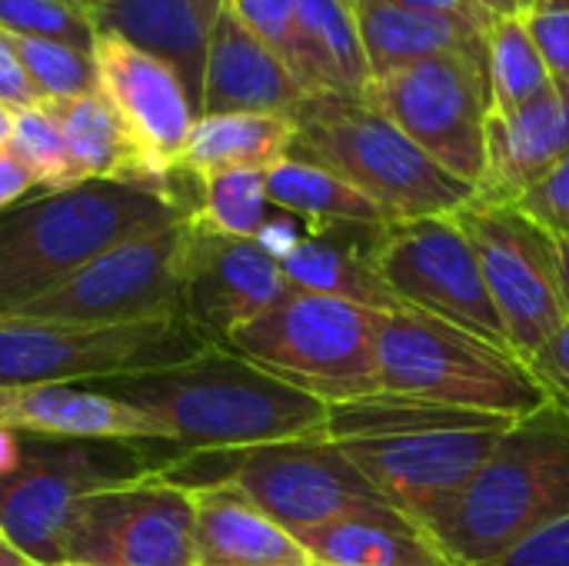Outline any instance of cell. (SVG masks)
<instances>
[{"mask_svg":"<svg viewBox=\"0 0 569 566\" xmlns=\"http://www.w3.org/2000/svg\"><path fill=\"white\" fill-rule=\"evenodd\" d=\"M93 390L150 417L163 444L183 457L327 437L330 417L327 404L220 344L163 370L93 384Z\"/></svg>","mask_w":569,"mask_h":566,"instance_id":"6da1fadb","label":"cell"},{"mask_svg":"<svg viewBox=\"0 0 569 566\" xmlns=\"http://www.w3.org/2000/svg\"><path fill=\"white\" fill-rule=\"evenodd\" d=\"M183 217L177 200L113 180H83L3 210L0 317L60 287L107 250Z\"/></svg>","mask_w":569,"mask_h":566,"instance_id":"7a4b0ae2","label":"cell"},{"mask_svg":"<svg viewBox=\"0 0 569 566\" xmlns=\"http://www.w3.org/2000/svg\"><path fill=\"white\" fill-rule=\"evenodd\" d=\"M567 507L569 410L550 400L503 430L433 537L453 564L497 566Z\"/></svg>","mask_w":569,"mask_h":566,"instance_id":"3957f363","label":"cell"},{"mask_svg":"<svg viewBox=\"0 0 569 566\" xmlns=\"http://www.w3.org/2000/svg\"><path fill=\"white\" fill-rule=\"evenodd\" d=\"M293 157L313 160L363 197L387 220L453 217L473 200V187L430 160L367 100L307 97L293 113Z\"/></svg>","mask_w":569,"mask_h":566,"instance_id":"277c9868","label":"cell"},{"mask_svg":"<svg viewBox=\"0 0 569 566\" xmlns=\"http://www.w3.org/2000/svg\"><path fill=\"white\" fill-rule=\"evenodd\" d=\"M377 364L383 394L450 410L520 420L550 404L517 354L410 307L377 314Z\"/></svg>","mask_w":569,"mask_h":566,"instance_id":"5b68a950","label":"cell"},{"mask_svg":"<svg viewBox=\"0 0 569 566\" xmlns=\"http://www.w3.org/2000/svg\"><path fill=\"white\" fill-rule=\"evenodd\" d=\"M227 347L327 407L383 394L377 310L340 297L290 287L267 314L240 327Z\"/></svg>","mask_w":569,"mask_h":566,"instance_id":"8992f818","label":"cell"},{"mask_svg":"<svg viewBox=\"0 0 569 566\" xmlns=\"http://www.w3.org/2000/svg\"><path fill=\"white\" fill-rule=\"evenodd\" d=\"M210 340L187 320L53 324L0 317V387H93L197 357Z\"/></svg>","mask_w":569,"mask_h":566,"instance_id":"52a82bcc","label":"cell"},{"mask_svg":"<svg viewBox=\"0 0 569 566\" xmlns=\"http://www.w3.org/2000/svg\"><path fill=\"white\" fill-rule=\"evenodd\" d=\"M150 447L157 444L23 437L17 474L0 480L3 540L37 566L67 564V530L83 497L170 467Z\"/></svg>","mask_w":569,"mask_h":566,"instance_id":"ba28073f","label":"cell"},{"mask_svg":"<svg viewBox=\"0 0 569 566\" xmlns=\"http://www.w3.org/2000/svg\"><path fill=\"white\" fill-rule=\"evenodd\" d=\"M373 267L400 307L517 354L493 307L477 250L457 217L383 224L373 237Z\"/></svg>","mask_w":569,"mask_h":566,"instance_id":"9c48e42d","label":"cell"},{"mask_svg":"<svg viewBox=\"0 0 569 566\" xmlns=\"http://www.w3.org/2000/svg\"><path fill=\"white\" fill-rule=\"evenodd\" d=\"M200 457L217 470L187 487L227 480L293 537L363 507L387 504L330 437H300Z\"/></svg>","mask_w":569,"mask_h":566,"instance_id":"30bf717a","label":"cell"},{"mask_svg":"<svg viewBox=\"0 0 569 566\" xmlns=\"http://www.w3.org/2000/svg\"><path fill=\"white\" fill-rule=\"evenodd\" d=\"M430 160L477 190L487 163L490 80L470 57H430L373 77L363 97Z\"/></svg>","mask_w":569,"mask_h":566,"instance_id":"8fae6325","label":"cell"},{"mask_svg":"<svg viewBox=\"0 0 569 566\" xmlns=\"http://www.w3.org/2000/svg\"><path fill=\"white\" fill-rule=\"evenodd\" d=\"M187 217L133 237L7 317L53 324H150L183 317Z\"/></svg>","mask_w":569,"mask_h":566,"instance_id":"7c38bea8","label":"cell"},{"mask_svg":"<svg viewBox=\"0 0 569 566\" xmlns=\"http://www.w3.org/2000/svg\"><path fill=\"white\" fill-rule=\"evenodd\" d=\"M470 237L493 307L523 364L569 320L557 244L513 203L470 200L453 214Z\"/></svg>","mask_w":569,"mask_h":566,"instance_id":"4fadbf2b","label":"cell"},{"mask_svg":"<svg viewBox=\"0 0 569 566\" xmlns=\"http://www.w3.org/2000/svg\"><path fill=\"white\" fill-rule=\"evenodd\" d=\"M67 564L197 566L193 490L157 470L83 497L67 530Z\"/></svg>","mask_w":569,"mask_h":566,"instance_id":"5bb4252c","label":"cell"},{"mask_svg":"<svg viewBox=\"0 0 569 566\" xmlns=\"http://www.w3.org/2000/svg\"><path fill=\"white\" fill-rule=\"evenodd\" d=\"M507 427L510 424L480 430H423L343 440L340 447L393 510L433 534Z\"/></svg>","mask_w":569,"mask_h":566,"instance_id":"9a60e30c","label":"cell"},{"mask_svg":"<svg viewBox=\"0 0 569 566\" xmlns=\"http://www.w3.org/2000/svg\"><path fill=\"white\" fill-rule=\"evenodd\" d=\"M93 67H97L100 97L117 113L120 127L133 140L150 173L167 187H173L177 197L183 200L177 163L183 157V147L200 113L177 70L160 57L100 30L93 40Z\"/></svg>","mask_w":569,"mask_h":566,"instance_id":"2e32d148","label":"cell"},{"mask_svg":"<svg viewBox=\"0 0 569 566\" xmlns=\"http://www.w3.org/2000/svg\"><path fill=\"white\" fill-rule=\"evenodd\" d=\"M290 290L283 267L257 244L217 234L187 217L183 240V317L210 340H227L267 314Z\"/></svg>","mask_w":569,"mask_h":566,"instance_id":"e0dca14e","label":"cell"},{"mask_svg":"<svg viewBox=\"0 0 569 566\" xmlns=\"http://www.w3.org/2000/svg\"><path fill=\"white\" fill-rule=\"evenodd\" d=\"M569 157V87L557 83L537 103L510 113L490 110L487 163L473 190L483 203H517Z\"/></svg>","mask_w":569,"mask_h":566,"instance_id":"ac0fdd59","label":"cell"},{"mask_svg":"<svg viewBox=\"0 0 569 566\" xmlns=\"http://www.w3.org/2000/svg\"><path fill=\"white\" fill-rule=\"evenodd\" d=\"M307 93L290 73L287 60L247 30L230 10L220 13L210 37L200 117L207 113H277L290 117L300 110Z\"/></svg>","mask_w":569,"mask_h":566,"instance_id":"d6986e66","label":"cell"},{"mask_svg":"<svg viewBox=\"0 0 569 566\" xmlns=\"http://www.w3.org/2000/svg\"><path fill=\"white\" fill-rule=\"evenodd\" d=\"M357 20L373 77L430 57H470L487 70V30L493 23V17L487 13L357 0Z\"/></svg>","mask_w":569,"mask_h":566,"instance_id":"ffe728a7","label":"cell"},{"mask_svg":"<svg viewBox=\"0 0 569 566\" xmlns=\"http://www.w3.org/2000/svg\"><path fill=\"white\" fill-rule=\"evenodd\" d=\"M0 424L23 437L47 440L163 444L150 417L93 387H0Z\"/></svg>","mask_w":569,"mask_h":566,"instance_id":"44dd1931","label":"cell"},{"mask_svg":"<svg viewBox=\"0 0 569 566\" xmlns=\"http://www.w3.org/2000/svg\"><path fill=\"white\" fill-rule=\"evenodd\" d=\"M223 10L227 0H110L90 20L100 33H113L170 63L200 113L210 37Z\"/></svg>","mask_w":569,"mask_h":566,"instance_id":"7402d4cb","label":"cell"},{"mask_svg":"<svg viewBox=\"0 0 569 566\" xmlns=\"http://www.w3.org/2000/svg\"><path fill=\"white\" fill-rule=\"evenodd\" d=\"M283 60L307 97L363 100L373 73L360 37L357 0H300Z\"/></svg>","mask_w":569,"mask_h":566,"instance_id":"603a6c76","label":"cell"},{"mask_svg":"<svg viewBox=\"0 0 569 566\" xmlns=\"http://www.w3.org/2000/svg\"><path fill=\"white\" fill-rule=\"evenodd\" d=\"M190 490L197 566L310 564L303 544L277 520H270L233 484L217 480Z\"/></svg>","mask_w":569,"mask_h":566,"instance_id":"cb8c5ba5","label":"cell"},{"mask_svg":"<svg viewBox=\"0 0 569 566\" xmlns=\"http://www.w3.org/2000/svg\"><path fill=\"white\" fill-rule=\"evenodd\" d=\"M320 566H460L430 530L390 504H373L297 537Z\"/></svg>","mask_w":569,"mask_h":566,"instance_id":"d4e9b609","label":"cell"},{"mask_svg":"<svg viewBox=\"0 0 569 566\" xmlns=\"http://www.w3.org/2000/svg\"><path fill=\"white\" fill-rule=\"evenodd\" d=\"M380 227H357V224L307 227V237L280 264L287 284L297 290L340 297L377 314L397 310L400 304L393 300V294L387 290V284L373 267V237Z\"/></svg>","mask_w":569,"mask_h":566,"instance_id":"484cf974","label":"cell"},{"mask_svg":"<svg viewBox=\"0 0 569 566\" xmlns=\"http://www.w3.org/2000/svg\"><path fill=\"white\" fill-rule=\"evenodd\" d=\"M43 107L53 117V123L60 127L67 153H70L80 180H113V183L143 187V190L163 193L183 207L177 190L150 173V167L137 153L133 140L127 137V130L120 127L117 113L100 97V90L67 97V100H47Z\"/></svg>","mask_w":569,"mask_h":566,"instance_id":"4316f807","label":"cell"},{"mask_svg":"<svg viewBox=\"0 0 569 566\" xmlns=\"http://www.w3.org/2000/svg\"><path fill=\"white\" fill-rule=\"evenodd\" d=\"M297 127L277 113H207L193 123L180 173L207 177L217 170H270L293 150Z\"/></svg>","mask_w":569,"mask_h":566,"instance_id":"83f0119b","label":"cell"},{"mask_svg":"<svg viewBox=\"0 0 569 566\" xmlns=\"http://www.w3.org/2000/svg\"><path fill=\"white\" fill-rule=\"evenodd\" d=\"M267 197L277 210L293 214L307 227H333V224H357V227H380L390 224L387 214L350 187L333 170L303 160L283 157L267 170Z\"/></svg>","mask_w":569,"mask_h":566,"instance_id":"f1b7e54d","label":"cell"},{"mask_svg":"<svg viewBox=\"0 0 569 566\" xmlns=\"http://www.w3.org/2000/svg\"><path fill=\"white\" fill-rule=\"evenodd\" d=\"M487 80L490 100L497 113L520 110L547 97L557 80L547 70L523 13L520 17H497L487 30Z\"/></svg>","mask_w":569,"mask_h":566,"instance_id":"f546056e","label":"cell"},{"mask_svg":"<svg viewBox=\"0 0 569 566\" xmlns=\"http://www.w3.org/2000/svg\"><path fill=\"white\" fill-rule=\"evenodd\" d=\"M193 220L203 227L253 240L260 227L270 220V197H267V170H217L207 177H193Z\"/></svg>","mask_w":569,"mask_h":566,"instance_id":"4dcf8cb0","label":"cell"},{"mask_svg":"<svg viewBox=\"0 0 569 566\" xmlns=\"http://www.w3.org/2000/svg\"><path fill=\"white\" fill-rule=\"evenodd\" d=\"M10 40L43 103L97 90L93 50H80L60 40H40V37H10Z\"/></svg>","mask_w":569,"mask_h":566,"instance_id":"1f68e13d","label":"cell"},{"mask_svg":"<svg viewBox=\"0 0 569 566\" xmlns=\"http://www.w3.org/2000/svg\"><path fill=\"white\" fill-rule=\"evenodd\" d=\"M7 147L30 167V173L37 177V187L43 193L83 183L77 177V170H73V160L67 153L63 133H60V127L53 123V117L47 113L43 103L30 107V110H17L13 133H10Z\"/></svg>","mask_w":569,"mask_h":566,"instance_id":"d6a6232c","label":"cell"},{"mask_svg":"<svg viewBox=\"0 0 569 566\" xmlns=\"http://www.w3.org/2000/svg\"><path fill=\"white\" fill-rule=\"evenodd\" d=\"M0 30L10 37L60 40L80 50H93V20L63 0H0Z\"/></svg>","mask_w":569,"mask_h":566,"instance_id":"836d02e7","label":"cell"},{"mask_svg":"<svg viewBox=\"0 0 569 566\" xmlns=\"http://www.w3.org/2000/svg\"><path fill=\"white\" fill-rule=\"evenodd\" d=\"M520 214H527L540 230L550 237H567L569 234V157L553 167L540 183H533L517 203Z\"/></svg>","mask_w":569,"mask_h":566,"instance_id":"e575fe53","label":"cell"},{"mask_svg":"<svg viewBox=\"0 0 569 566\" xmlns=\"http://www.w3.org/2000/svg\"><path fill=\"white\" fill-rule=\"evenodd\" d=\"M227 10L283 57L300 0H227Z\"/></svg>","mask_w":569,"mask_h":566,"instance_id":"d590c367","label":"cell"},{"mask_svg":"<svg viewBox=\"0 0 569 566\" xmlns=\"http://www.w3.org/2000/svg\"><path fill=\"white\" fill-rule=\"evenodd\" d=\"M523 23L553 73L557 83L569 87V10H550V7H530L523 10Z\"/></svg>","mask_w":569,"mask_h":566,"instance_id":"8d00e7d4","label":"cell"},{"mask_svg":"<svg viewBox=\"0 0 569 566\" xmlns=\"http://www.w3.org/2000/svg\"><path fill=\"white\" fill-rule=\"evenodd\" d=\"M497 566H569V507L517 544Z\"/></svg>","mask_w":569,"mask_h":566,"instance_id":"74e56055","label":"cell"},{"mask_svg":"<svg viewBox=\"0 0 569 566\" xmlns=\"http://www.w3.org/2000/svg\"><path fill=\"white\" fill-rule=\"evenodd\" d=\"M527 367L540 380L547 397L569 410V320L530 357Z\"/></svg>","mask_w":569,"mask_h":566,"instance_id":"f35d334b","label":"cell"},{"mask_svg":"<svg viewBox=\"0 0 569 566\" xmlns=\"http://www.w3.org/2000/svg\"><path fill=\"white\" fill-rule=\"evenodd\" d=\"M0 103H7L10 110H30V107L43 103L13 50L10 33H3V30H0Z\"/></svg>","mask_w":569,"mask_h":566,"instance_id":"ab89813d","label":"cell"},{"mask_svg":"<svg viewBox=\"0 0 569 566\" xmlns=\"http://www.w3.org/2000/svg\"><path fill=\"white\" fill-rule=\"evenodd\" d=\"M307 237V224L303 220H297L293 214H283V210H277V214H270V220L260 227V234L253 237L277 264H283L293 250H297V244Z\"/></svg>","mask_w":569,"mask_h":566,"instance_id":"60d3db41","label":"cell"},{"mask_svg":"<svg viewBox=\"0 0 569 566\" xmlns=\"http://www.w3.org/2000/svg\"><path fill=\"white\" fill-rule=\"evenodd\" d=\"M30 190H40L37 177L30 173V167L10 147H3L0 150V214L17 207Z\"/></svg>","mask_w":569,"mask_h":566,"instance_id":"b9f144b4","label":"cell"},{"mask_svg":"<svg viewBox=\"0 0 569 566\" xmlns=\"http://www.w3.org/2000/svg\"><path fill=\"white\" fill-rule=\"evenodd\" d=\"M20 460H23V437L0 424V480L17 474Z\"/></svg>","mask_w":569,"mask_h":566,"instance_id":"7bdbcfd3","label":"cell"},{"mask_svg":"<svg viewBox=\"0 0 569 566\" xmlns=\"http://www.w3.org/2000/svg\"><path fill=\"white\" fill-rule=\"evenodd\" d=\"M477 10H483L487 17H520L527 10V0H470Z\"/></svg>","mask_w":569,"mask_h":566,"instance_id":"ee69618b","label":"cell"},{"mask_svg":"<svg viewBox=\"0 0 569 566\" xmlns=\"http://www.w3.org/2000/svg\"><path fill=\"white\" fill-rule=\"evenodd\" d=\"M390 3H403V7H427V10H453V13H483V10H477L470 0H390Z\"/></svg>","mask_w":569,"mask_h":566,"instance_id":"f6af8a7d","label":"cell"},{"mask_svg":"<svg viewBox=\"0 0 569 566\" xmlns=\"http://www.w3.org/2000/svg\"><path fill=\"white\" fill-rule=\"evenodd\" d=\"M557 244V264H560V284H563V297L569 307V234L567 237H553Z\"/></svg>","mask_w":569,"mask_h":566,"instance_id":"bcb514c9","label":"cell"},{"mask_svg":"<svg viewBox=\"0 0 569 566\" xmlns=\"http://www.w3.org/2000/svg\"><path fill=\"white\" fill-rule=\"evenodd\" d=\"M0 566H37L27 554H20L10 540L0 537Z\"/></svg>","mask_w":569,"mask_h":566,"instance_id":"7dc6e473","label":"cell"},{"mask_svg":"<svg viewBox=\"0 0 569 566\" xmlns=\"http://www.w3.org/2000/svg\"><path fill=\"white\" fill-rule=\"evenodd\" d=\"M13 117H17V110H10L7 103H0V150L10 143V133H13Z\"/></svg>","mask_w":569,"mask_h":566,"instance_id":"c3c4849f","label":"cell"},{"mask_svg":"<svg viewBox=\"0 0 569 566\" xmlns=\"http://www.w3.org/2000/svg\"><path fill=\"white\" fill-rule=\"evenodd\" d=\"M63 3H70V7H77V10H83L87 17H93L100 7H107L110 0H63Z\"/></svg>","mask_w":569,"mask_h":566,"instance_id":"681fc988","label":"cell"},{"mask_svg":"<svg viewBox=\"0 0 569 566\" xmlns=\"http://www.w3.org/2000/svg\"><path fill=\"white\" fill-rule=\"evenodd\" d=\"M533 7H550V10H569V0H533Z\"/></svg>","mask_w":569,"mask_h":566,"instance_id":"f907efd6","label":"cell"},{"mask_svg":"<svg viewBox=\"0 0 569 566\" xmlns=\"http://www.w3.org/2000/svg\"><path fill=\"white\" fill-rule=\"evenodd\" d=\"M283 566H320V564H313V560H310V564H283Z\"/></svg>","mask_w":569,"mask_h":566,"instance_id":"816d5d0a","label":"cell"},{"mask_svg":"<svg viewBox=\"0 0 569 566\" xmlns=\"http://www.w3.org/2000/svg\"><path fill=\"white\" fill-rule=\"evenodd\" d=\"M57 566H83V564H57Z\"/></svg>","mask_w":569,"mask_h":566,"instance_id":"f5cc1de1","label":"cell"},{"mask_svg":"<svg viewBox=\"0 0 569 566\" xmlns=\"http://www.w3.org/2000/svg\"><path fill=\"white\" fill-rule=\"evenodd\" d=\"M530 7H533V0H527V10H530Z\"/></svg>","mask_w":569,"mask_h":566,"instance_id":"db71d44e","label":"cell"},{"mask_svg":"<svg viewBox=\"0 0 569 566\" xmlns=\"http://www.w3.org/2000/svg\"><path fill=\"white\" fill-rule=\"evenodd\" d=\"M0 537H3V534H0Z\"/></svg>","mask_w":569,"mask_h":566,"instance_id":"11a10c76","label":"cell"}]
</instances>
